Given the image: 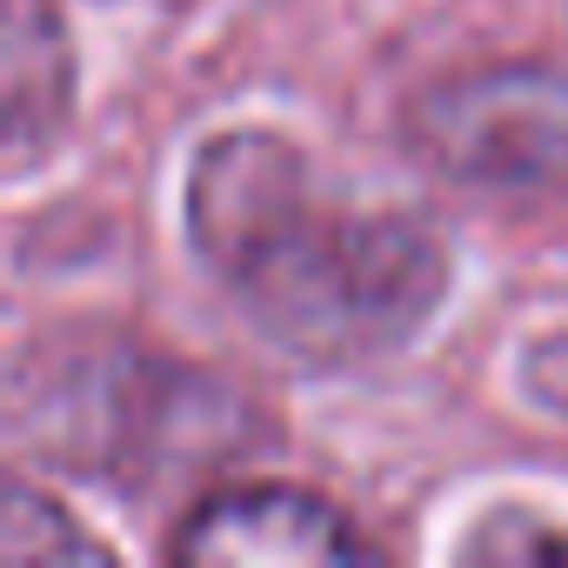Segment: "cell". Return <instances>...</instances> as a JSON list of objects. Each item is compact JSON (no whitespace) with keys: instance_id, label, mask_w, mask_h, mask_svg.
<instances>
[{"instance_id":"52a82bcc","label":"cell","mask_w":568,"mask_h":568,"mask_svg":"<svg viewBox=\"0 0 568 568\" xmlns=\"http://www.w3.org/2000/svg\"><path fill=\"white\" fill-rule=\"evenodd\" d=\"M528 388H535L555 415H568V335L528 348Z\"/></svg>"},{"instance_id":"6da1fadb","label":"cell","mask_w":568,"mask_h":568,"mask_svg":"<svg viewBox=\"0 0 568 568\" xmlns=\"http://www.w3.org/2000/svg\"><path fill=\"white\" fill-rule=\"evenodd\" d=\"M181 214L241 315L315 368L408 348L448 295V247L428 221L335 201L281 134H214L187 168Z\"/></svg>"},{"instance_id":"277c9868","label":"cell","mask_w":568,"mask_h":568,"mask_svg":"<svg viewBox=\"0 0 568 568\" xmlns=\"http://www.w3.org/2000/svg\"><path fill=\"white\" fill-rule=\"evenodd\" d=\"M168 555L194 568H288V561L328 568V561H368L375 541L315 488L227 481L181 515Z\"/></svg>"},{"instance_id":"ba28073f","label":"cell","mask_w":568,"mask_h":568,"mask_svg":"<svg viewBox=\"0 0 568 568\" xmlns=\"http://www.w3.org/2000/svg\"><path fill=\"white\" fill-rule=\"evenodd\" d=\"M475 555H515V561L568 555V535H541V528H528V535H481V541H475Z\"/></svg>"},{"instance_id":"5b68a950","label":"cell","mask_w":568,"mask_h":568,"mask_svg":"<svg viewBox=\"0 0 568 568\" xmlns=\"http://www.w3.org/2000/svg\"><path fill=\"white\" fill-rule=\"evenodd\" d=\"M74 101V61L68 28L48 0H8V141L28 154L68 121Z\"/></svg>"},{"instance_id":"8992f818","label":"cell","mask_w":568,"mask_h":568,"mask_svg":"<svg viewBox=\"0 0 568 568\" xmlns=\"http://www.w3.org/2000/svg\"><path fill=\"white\" fill-rule=\"evenodd\" d=\"M34 535H41V548L28 555V568L48 561V555H54V561H61V555H74V561H101V555H108L94 535H81L74 521H61V508H48L34 488H14V495H8V548H21V541H34Z\"/></svg>"},{"instance_id":"7a4b0ae2","label":"cell","mask_w":568,"mask_h":568,"mask_svg":"<svg viewBox=\"0 0 568 568\" xmlns=\"http://www.w3.org/2000/svg\"><path fill=\"white\" fill-rule=\"evenodd\" d=\"M415 161L462 187L535 194L568 181V74L548 61H488L422 88L402 114Z\"/></svg>"},{"instance_id":"3957f363","label":"cell","mask_w":568,"mask_h":568,"mask_svg":"<svg viewBox=\"0 0 568 568\" xmlns=\"http://www.w3.org/2000/svg\"><path fill=\"white\" fill-rule=\"evenodd\" d=\"M48 388L34 395L21 382V435L41 442L61 468L81 475H134L161 468L154 455L174 448V435L201 415L207 388L194 402H174L168 388L181 382L168 362L148 355H61L41 362Z\"/></svg>"}]
</instances>
